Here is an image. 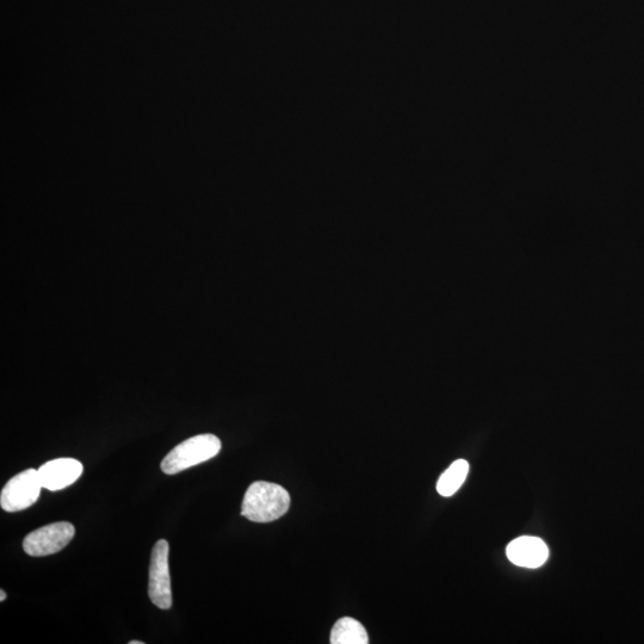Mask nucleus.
<instances>
[{"label": "nucleus", "instance_id": "obj_1", "mask_svg": "<svg viewBox=\"0 0 644 644\" xmlns=\"http://www.w3.org/2000/svg\"><path fill=\"white\" fill-rule=\"evenodd\" d=\"M290 495L276 483L257 481L247 489L241 507V516L255 523H271L286 515Z\"/></svg>", "mask_w": 644, "mask_h": 644}, {"label": "nucleus", "instance_id": "obj_2", "mask_svg": "<svg viewBox=\"0 0 644 644\" xmlns=\"http://www.w3.org/2000/svg\"><path fill=\"white\" fill-rule=\"evenodd\" d=\"M221 450V441L214 435H198L178 444L161 462L166 475H175L212 460Z\"/></svg>", "mask_w": 644, "mask_h": 644}, {"label": "nucleus", "instance_id": "obj_3", "mask_svg": "<svg viewBox=\"0 0 644 644\" xmlns=\"http://www.w3.org/2000/svg\"><path fill=\"white\" fill-rule=\"evenodd\" d=\"M42 488L39 472L24 470L6 483L0 495V505L6 512L26 510L39 499Z\"/></svg>", "mask_w": 644, "mask_h": 644}, {"label": "nucleus", "instance_id": "obj_4", "mask_svg": "<svg viewBox=\"0 0 644 644\" xmlns=\"http://www.w3.org/2000/svg\"><path fill=\"white\" fill-rule=\"evenodd\" d=\"M169 551V542L160 540L154 544L151 556L148 594L152 603L161 610H170L172 606Z\"/></svg>", "mask_w": 644, "mask_h": 644}, {"label": "nucleus", "instance_id": "obj_5", "mask_svg": "<svg viewBox=\"0 0 644 644\" xmlns=\"http://www.w3.org/2000/svg\"><path fill=\"white\" fill-rule=\"evenodd\" d=\"M76 529L71 523L43 526L24 538L23 549L29 556L42 557L59 553L73 540Z\"/></svg>", "mask_w": 644, "mask_h": 644}, {"label": "nucleus", "instance_id": "obj_6", "mask_svg": "<svg viewBox=\"0 0 644 644\" xmlns=\"http://www.w3.org/2000/svg\"><path fill=\"white\" fill-rule=\"evenodd\" d=\"M42 487L48 491H61L73 485L84 472L83 464L74 458H57L49 461L37 470Z\"/></svg>", "mask_w": 644, "mask_h": 644}, {"label": "nucleus", "instance_id": "obj_7", "mask_svg": "<svg viewBox=\"0 0 644 644\" xmlns=\"http://www.w3.org/2000/svg\"><path fill=\"white\" fill-rule=\"evenodd\" d=\"M506 554L516 566L540 568L548 560L549 550L541 538L523 536L509 544Z\"/></svg>", "mask_w": 644, "mask_h": 644}, {"label": "nucleus", "instance_id": "obj_8", "mask_svg": "<svg viewBox=\"0 0 644 644\" xmlns=\"http://www.w3.org/2000/svg\"><path fill=\"white\" fill-rule=\"evenodd\" d=\"M332 644H368L367 630L354 618L345 617L334 624L331 633Z\"/></svg>", "mask_w": 644, "mask_h": 644}, {"label": "nucleus", "instance_id": "obj_9", "mask_svg": "<svg viewBox=\"0 0 644 644\" xmlns=\"http://www.w3.org/2000/svg\"><path fill=\"white\" fill-rule=\"evenodd\" d=\"M469 473V463L466 460H457L445 470L437 482V491L442 497H451L466 481Z\"/></svg>", "mask_w": 644, "mask_h": 644}, {"label": "nucleus", "instance_id": "obj_10", "mask_svg": "<svg viewBox=\"0 0 644 644\" xmlns=\"http://www.w3.org/2000/svg\"><path fill=\"white\" fill-rule=\"evenodd\" d=\"M6 599V593L2 590L0 591V602H4Z\"/></svg>", "mask_w": 644, "mask_h": 644}, {"label": "nucleus", "instance_id": "obj_11", "mask_svg": "<svg viewBox=\"0 0 644 644\" xmlns=\"http://www.w3.org/2000/svg\"><path fill=\"white\" fill-rule=\"evenodd\" d=\"M129 643L130 644H144V642H141V641H132V642H129Z\"/></svg>", "mask_w": 644, "mask_h": 644}]
</instances>
